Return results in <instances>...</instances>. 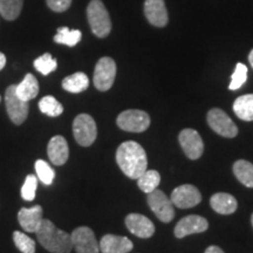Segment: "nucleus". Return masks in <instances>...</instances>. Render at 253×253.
<instances>
[{
    "label": "nucleus",
    "instance_id": "f257e3e1",
    "mask_svg": "<svg viewBox=\"0 0 253 253\" xmlns=\"http://www.w3.org/2000/svg\"><path fill=\"white\" fill-rule=\"evenodd\" d=\"M116 162L126 177L137 179L148 168V158L143 147L135 141H126L118 148Z\"/></svg>",
    "mask_w": 253,
    "mask_h": 253
},
{
    "label": "nucleus",
    "instance_id": "f03ea898",
    "mask_svg": "<svg viewBox=\"0 0 253 253\" xmlns=\"http://www.w3.org/2000/svg\"><path fill=\"white\" fill-rule=\"evenodd\" d=\"M38 242L52 253H71L73 249L71 235L56 227L52 221L43 219L37 231Z\"/></svg>",
    "mask_w": 253,
    "mask_h": 253
},
{
    "label": "nucleus",
    "instance_id": "7ed1b4c3",
    "mask_svg": "<svg viewBox=\"0 0 253 253\" xmlns=\"http://www.w3.org/2000/svg\"><path fill=\"white\" fill-rule=\"evenodd\" d=\"M87 18L91 32L97 38H106L112 31V21L101 0H91L87 7Z\"/></svg>",
    "mask_w": 253,
    "mask_h": 253
},
{
    "label": "nucleus",
    "instance_id": "20e7f679",
    "mask_svg": "<svg viewBox=\"0 0 253 253\" xmlns=\"http://www.w3.org/2000/svg\"><path fill=\"white\" fill-rule=\"evenodd\" d=\"M73 134L75 141L82 147H89L97 136L96 123L88 114H80L73 122Z\"/></svg>",
    "mask_w": 253,
    "mask_h": 253
},
{
    "label": "nucleus",
    "instance_id": "39448f33",
    "mask_svg": "<svg viewBox=\"0 0 253 253\" xmlns=\"http://www.w3.org/2000/svg\"><path fill=\"white\" fill-rule=\"evenodd\" d=\"M118 126L122 130L129 132H143L149 128L150 118L148 113L138 109H129L118 116Z\"/></svg>",
    "mask_w": 253,
    "mask_h": 253
},
{
    "label": "nucleus",
    "instance_id": "423d86ee",
    "mask_svg": "<svg viewBox=\"0 0 253 253\" xmlns=\"http://www.w3.org/2000/svg\"><path fill=\"white\" fill-rule=\"evenodd\" d=\"M116 77V63L112 58L103 56L97 61L94 71V86L101 91L109 90Z\"/></svg>",
    "mask_w": 253,
    "mask_h": 253
},
{
    "label": "nucleus",
    "instance_id": "0eeeda50",
    "mask_svg": "<svg viewBox=\"0 0 253 253\" xmlns=\"http://www.w3.org/2000/svg\"><path fill=\"white\" fill-rule=\"evenodd\" d=\"M208 123L210 128L223 137L233 138L238 134V128L227 114L219 108H213L208 113Z\"/></svg>",
    "mask_w": 253,
    "mask_h": 253
},
{
    "label": "nucleus",
    "instance_id": "6e6552de",
    "mask_svg": "<svg viewBox=\"0 0 253 253\" xmlns=\"http://www.w3.org/2000/svg\"><path fill=\"white\" fill-rule=\"evenodd\" d=\"M148 204L156 217L163 223H169L175 217V209L171 199L168 198L162 190H154L153 192L148 194Z\"/></svg>",
    "mask_w": 253,
    "mask_h": 253
},
{
    "label": "nucleus",
    "instance_id": "1a4fd4ad",
    "mask_svg": "<svg viewBox=\"0 0 253 253\" xmlns=\"http://www.w3.org/2000/svg\"><path fill=\"white\" fill-rule=\"evenodd\" d=\"M5 103H6V110L11 119V121L14 125H21L27 119L28 110V102L23 101L15 93V84H11L5 93Z\"/></svg>",
    "mask_w": 253,
    "mask_h": 253
},
{
    "label": "nucleus",
    "instance_id": "9d476101",
    "mask_svg": "<svg viewBox=\"0 0 253 253\" xmlns=\"http://www.w3.org/2000/svg\"><path fill=\"white\" fill-rule=\"evenodd\" d=\"M73 249L78 253H99L100 248L93 230L87 226L75 229L71 235Z\"/></svg>",
    "mask_w": 253,
    "mask_h": 253
},
{
    "label": "nucleus",
    "instance_id": "9b49d317",
    "mask_svg": "<svg viewBox=\"0 0 253 253\" xmlns=\"http://www.w3.org/2000/svg\"><path fill=\"white\" fill-rule=\"evenodd\" d=\"M170 199L175 207L179 209H189L201 203L202 195L195 185L183 184L173 190Z\"/></svg>",
    "mask_w": 253,
    "mask_h": 253
},
{
    "label": "nucleus",
    "instance_id": "f8f14e48",
    "mask_svg": "<svg viewBox=\"0 0 253 253\" xmlns=\"http://www.w3.org/2000/svg\"><path fill=\"white\" fill-rule=\"evenodd\" d=\"M178 141L186 157L190 160H198L203 155L204 143L201 135L195 129H184L178 136Z\"/></svg>",
    "mask_w": 253,
    "mask_h": 253
},
{
    "label": "nucleus",
    "instance_id": "ddd939ff",
    "mask_svg": "<svg viewBox=\"0 0 253 253\" xmlns=\"http://www.w3.org/2000/svg\"><path fill=\"white\" fill-rule=\"evenodd\" d=\"M208 227L209 223L204 217L191 214V216H186L184 218H182V219L177 223L173 233H175L177 238H184L186 236L204 232V231L208 230Z\"/></svg>",
    "mask_w": 253,
    "mask_h": 253
},
{
    "label": "nucleus",
    "instance_id": "4468645a",
    "mask_svg": "<svg viewBox=\"0 0 253 253\" xmlns=\"http://www.w3.org/2000/svg\"><path fill=\"white\" fill-rule=\"evenodd\" d=\"M126 225L129 232L138 238H150L155 233L153 221L140 213L128 214L126 217Z\"/></svg>",
    "mask_w": 253,
    "mask_h": 253
},
{
    "label": "nucleus",
    "instance_id": "2eb2a0df",
    "mask_svg": "<svg viewBox=\"0 0 253 253\" xmlns=\"http://www.w3.org/2000/svg\"><path fill=\"white\" fill-rule=\"evenodd\" d=\"M42 208L36 205L32 208H23L18 212V221L26 232H37L42 223Z\"/></svg>",
    "mask_w": 253,
    "mask_h": 253
},
{
    "label": "nucleus",
    "instance_id": "dca6fc26",
    "mask_svg": "<svg viewBox=\"0 0 253 253\" xmlns=\"http://www.w3.org/2000/svg\"><path fill=\"white\" fill-rule=\"evenodd\" d=\"M144 14L148 21L156 27H164L169 20L164 0H145Z\"/></svg>",
    "mask_w": 253,
    "mask_h": 253
},
{
    "label": "nucleus",
    "instance_id": "f3484780",
    "mask_svg": "<svg viewBox=\"0 0 253 253\" xmlns=\"http://www.w3.org/2000/svg\"><path fill=\"white\" fill-rule=\"evenodd\" d=\"M99 248L102 253H128L131 251L134 245L126 237L106 235L101 238Z\"/></svg>",
    "mask_w": 253,
    "mask_h": 253
},
{
    "label": "nucleus",
    "instance_id": "a211bd4d",
    "mask_svg": "<svg viewBox=\"0 0 253 253\" xmlns=\"http://www.w3.org/2000/svg\"><path fill=\"white\" fill-rule=\"evenodd\" d=\"M47 154L49 161L54 166H63L69 157V148L66 138L60 135L50 138L47 147Z\"/></svg>",
    "mask_w": 253,
    "mask_h": 253
},
{
    "label": "nucleus",
    "instance_id": "6ab92c4d",
    "mask_svg": "<svg viewBox=\"0 0 253 253\" xmlns=\"http://www.w3.org/2000/svg\"><path fill=\"white\" fill-rule=\"evenodd\" d=\"M210 205L214 211L220 214H231L238 208L237 199L226 192H218L210 199Z\"/></svg>",
    "mask_w": 253,
    "mask_h": 253
},
{
    "label": "nucleus",
    "instance_id": "aec40b11",
    "mask_svg": "<svg viewBox=\"0 0 253 253\" xmlns=\"http://www.w3.org/2000/svg\"><path fill=\"white\" fill-rule=\"evenodd\" d=\"M15 93L21 100L26 101V102L33 100L39 94V84H38L36 77L31 73L26 74L24 80L15 86Z\"/></svg>",
    "mask_w": 253,
    "mask_h": 253
},
{
    "label": "nucleus",
    "instance_id": "412c9836",
    "mask_svg": "<svg viewBox=\"0 0 253 253\" xmlns=\"http://www.w3.org/2000/svg\"><path fill=\"white\" fill-rule=\"evenodd\" d=\"M89 86V79L84 73L78 72L62 80V88L69 93L78 94L84 91Z\"/></svg>",
    "mask_w": 253,
    "mask_h": 253
},
{
    "label": "nucleus",
    "instance_id": "4be33fe9",
    "mask_svg": "<svg viewBox=\"0 0 253 253\" xmlns=\"http://www.w3.org/2000/svg\"><path fill=\"white\" fill-rule=\"evenodd\" d=\"M233 112L243 121H253V94L239 96L233 103Z\"/></svg>",
    "mask_w": 253,
    "mask_h": 253
},
{
    "label": "nucleus",
    "instance_id": "5701e85b",
    "mask_svg": "<svg viewBox=\"0 0 253 253\" xmlns=\"http://www.w3.org/2000/svg\"><path fill=\"white\" fill-rule=\"evenodd\" d=\"M233 173L243 185L253 188V164L249 161L239 160L233 164Z\"/></svg>",
    "mask_w": 253,
    "mask_h": 253
},
{
    "label": "nucleus",
    "instance_id": "b1692460",
    "mask_svg": "<svg viewBox=\"0 0 253 253\" xmlns=\"http://www.w3.org/2000/svg\"><path fill=\"white\" fill-rule=\"evenodd\" d=\"M161 183V175L156 170H145L137 178V185L145 194H150L158 188Z\"/></svg>",
    "mask_w": 253,
    "mask_h": 253
},
{
    "label": "nucleus",
    "instance_id": "393cba45",
    "mask_svg": "<svg viewBox=\"0 0 253 253\" xmlns=\"http://www.w3.org/2000/svg\"><path fill=\"white\" fill-rule=\"evenodd\" d=\"M24 0H0V14L7 21H13L21 13Z\"/></svg>",
    "mask_w": 253,
    "mask_h": 253
},
{
    "label": "nucleus",
    "instance_id": "a878e982",
    "mask_svg": "<svg viewBox=\"0 0 253 253\" xmlns=\"http://www.w3.org/2000/svg\"><path fill=\"white\" fill-rule=\"evenodd\" d=\"M81 38L82 33L79 30H69L68 27H60L58 28V33L54 37V41L56 43L74 47L80 42Z\"/></svg>",
    "mask_w": 253,
    "mask_h": 253
},
{
    "label": "nucleus",
    "instance_id": "bb28decb",
    "mask_svg": "<svg viewBox=\"0 0 253 253\" xmlns=\"http://www.w3.org/2000/svg\"><path fill=\"white\" fill-rule=\"evenodd\" d=\"M39 109L41 113L46 114V115L48 116H52V118L61 115L63 113L62 104L60 103L54 96H50V95L43 96L42 99L40 100Z\"/></svg>",
    "mask_w": 253,
    "mask_h": 253
},
{
    "label": "nucleus",
    "instance_id": "cd10ccee",
    "mask_svg": "<svg viewBox=\"0 0 253 253\" xmlns=\"http://www.w3.org/2000/svg\"><path fill=\"white\" fill-rule=\"evenodd\" d=\"M34 67L42 75H48L55 71L58 67V62L49 53H45L43 55L34 60Z\"/></svg>",
    "mask_w": 253,
    "mask_h": 253
},
{
    "label": "nucleus",
    "instance_id": "c85d7f7f",
    "mask_svg": "<svg viewBox=\"0 0 253 253\" xmlns=\"http://www.w3.org/2000/svg\"><path fill=\"white\" fill-rule=\"evenodd\" d=\"M13 240L15 246L20 252L36 253V242L25 233L20 232V231H14Z\"/></svg>",
    "mask_w": 253,
    "mask_h": 253
},
{
    "label": "nucleus",
    "instance_id": "c756f323",
    "mask_svg": "<svg viewBox=\"0 0 253 253\" xmlns=\"http://www.w3.org/2000/svg\"><path fill=\"white\" fill-rule=\"evenodd\" d=\"M36 171L38 178L40 179L43 184L50 185L54 181L55 172L52 169V167L43 160H38L36 162Z\"/></svg>",
    "mask_w": 253,
    "mask_h": 253
},
{
    "label": "nucleus",
    "instance_id": "7c9ffc66",
    "mask_svg": "<svg viewBox=\"0 0 253 253\" xmlns=\"http://www.w3.org/2000/svg\"><path fill=\"white\" fill-rule=\"evenodd\" d=\"M248 80V67L244 63H237L235 72H233L232 77H231V82L229 88L231 90L239 89L243 84Z\"/></svg>",
    "mask_w": 253,
    "mask_h": 253
},
{
    "label": "nucleus",
    "instance_id": "2f4dec72",
    "mask_svg": "<svg viewBox=\"0 0 253 253\" xmlns=\"http://www.w3.org/2000/svg\"><path fill=\"white\" fill-rule=\"evenodd\" d=\"M38 188V177L36 175H28L25 179V183L21 188V197L25 201H33L36 198Z\"/></svg>",
    "mask_w": 253,
    "mask_h": 253
},
{
    "label": "nucleus",
    "instance_id": "473e14b6",
    "mask_svg": "<svg viewBox=\"0 0 253 253\" xmlns=\"http://www.w3.org/2000/svg\"><path fill=\"white\" fill-rule=\"evenodd\" d=\"M47 6L54 12H65L69 8L72 0H46Z\"/></svg>",
    "mask_w": 253,
    "mask_h": 253
},
{
    "label": "nucleus",
    "instance_id": "72a5a7b5",
    "mask_svg": "<svg viewBox=\"0 0 253 253\" xmlns=\"http://www.w3.org/2000/svg\"><path fill=\"white\" fill-rule=\"evenodd\" d=\"M205 253H224L223 250L220 248H218V246H209V248L205 250Z\"/></svg>",
    "mask_w": 253,
    "mask_h": 253
},
{
    "label": "nucleus",
    "instance_id": "f704fd0d",
    "mask_svg": "<svg viewBox=\"0 0 253 253\" xmlns=\"http://www.w3.org/2000/svg\"><path fill=\"white\" fill-rule=\"evenodd\" d=\"M5 65H6V56L4 53L0 52V71L5 67Z\"/></svg>",
    "mask_w": 253,
    "mask_h": 253
},
{
    "label": "nucleus",
    "instance_id": "c9c22d12",
    "mask_svg": "<svg viewBox=\"0 0 253 253\" xmlns=\"http://www.w3.org/2000/svg\"><path fill=\"white\" fill-rule=\"evenodd\" d=\"M249 61H250V63H251V66L253 68V49L251 50V53H250V55H249Z\"/></svg>",
    "mask_w": 253,
    "mask_h": 253
},
{
    "label": "nucleus",
    "instance_id": "e433bc0d",
    "mask_svg": "<svg viewBox=\"0 0 253 253\" xmlns=\"http://www.w3.org/2000/svg\"><path fill=\"white\" fill-rule=\"evenodd\" d=\"M251 221H252V226H253V214H252V217H251Z\"/></svg>",
    "mask_w": 253,
    "mask_h": 253
},
{
    "label": "nucleus",
    "instance_id": "4c0bfd02",
    "mask_svg": "<svg viewBox=\"0 0 253 253\" xmlns=\"http://www.w3.org/2000/svg\"><path fill=\"white\" fill-rule=\"evenodd\" d=\"M0 101H1V97H0Z\"/></svg>",
    "mask_w": 253,
    "mask_h": 253
}]
</instances>
